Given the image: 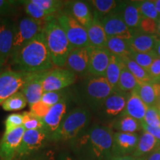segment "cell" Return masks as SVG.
Instances as JSON below:
<instances>
[{
    "mask_svg": "<svg viewBox=\"0 0 160 160\" xmlns=\"http://www.w3.org/2000/svg\"><path fill=\"white\" fill-rule=\"evenodd\" d=\"M157 107H159V108H160V95H159V99H158V102H157Z\"/></svg>",
    "mask_w": 160,
    "mask_h": 160,
    "instance_id": "9f6ffc18",
    "label": "cell"
},
{
    "mask_svg": "<svg viewBox=\"0 0 160 160\" xmlns=\"http://www.w3.org/2000/svg\"><path fill=\"white\" fill-rule=\"evenodd\" d=\"M108 37L120 38L128 41L133 37V33L126 25L121 14L117 12L110 13L101 20Z\"/></svg>",
    "mask_w": 160,
    "mask_h": 160,
    "instance_id": "7c38bea8",
    "label": "cell"
},
{
    "mask_svg": "<svg viewBox=\"0 0 160 160\" xmlns=\"http://www.w3.org/2000/svg\"><path fill=\"white\" fill-rule=\"evenodd\" d=\"M56 160H75L73 159H72L71 157H70L69 156H68L67 154H65V153H62V154L59 155V157H58V159Z\"/></svg>",
    "mask_w": 160,
    "mask_h": 160,
    "instance_id": "816d5d0a",
    "label": "cell"
},
{
    "mask_svg": "<svg viewBox=\"0 0 160 160\" xmlns=\"http://www.w3.org/2000/svg\"><path fill=\"white\" fill-rule=\"evenodd\" d=\"M42 73L43 72L28 73L22 88L20 91L25 96L29 106L41 101L44 93L42 83Z\"/></svg>",
    "mask_w": 160,
    "mask_h": 160,
    "instance_id": "2e32d148",
    "label": "cell"
},
{
    "mask_svg": "<svg viewBox=\"0 0 160 160\" xmlns=\"http://www.w3.org/2000/svg\"><path fill=\"white\" fill-rule=\"evenodd\" d=\"M17 160H56V156L54 151L46 148L33 154L25 156Z\"/></svg>",
    "mask_w": 160,
    "mask_h": 160,
    "instance_id": "7bdbcfd3",
    "label": "cell"
},
{
    "mask_svg": "<svg viewBox=\"0 0 160 160\" xmlns=\"http://www.w3.org/2000/svg\"><path fill=\"white\" fill-rule=\"evenodd\" d=\"M88 74L91 77H105L111 53L105 48H94L89 46Z\"/></svg>",
    "mask_w": 160,
    "mask_h": 160,
    "instance_id": "e0dca14e",
    "label": "cell"
},
{
    "mask_svg": "<svg viewBox=\"0 0 160 160\" xmlns=\"http://www.w3.org/2000/svg\"><path fill=\"white\" fill-rule=\"evenodd\" d=\"M153 2H154L156 9H157L158 13L160 16V0H155V1H153Z\"/></svg>",
    "mask_w": 160,
    "mask_h": 160,
    "instance_id": "f5cc1de1",
    "label": "cell"
},
{
    "mask_svg": "<svg viewBox=\"0 0 160 160\" xmlns=\"http://www.w3.org/2000/svg\"><path fill=\"white\" fill-rule=\"evenodd\" d=\"M28 73L8 70L0 73V105L22 88Z\"/></svg>",
    "mask_w": 160,
    "mask_h": 160,
    "instance_id": "30bf717a",
    "label": "cell"
},
{
    "mask_svg": "<svg viewBox=\"0 0 160 160\" xmlns=\"http://www.w3.org/2000/svg\"><path fill=\"white\" fill-rule=\"evenodd\" d=\"M128 96V93L119 91H113L105 99L99 110L106 117H114L122 114L125 108Z\"/></svg>",
    "mask_w": 160,
    "mask_h": 160,
    "instance_id": "ffe728a7",
    "label": "cell"
},
{
    "mask_svg": "<svg viewBox=\"0 0 160 160\" xmlns=\"http://www.w3.org/2000/svg\"><path fill=\"white\" fill-rule=\"evenodd\" d=\"M90 2L93 7V18L99 19L117 11L119 2L115 0H92Z\"/></svg>",
    "mask_w": 160,
    "mask_h": 160,
    "instance_id": "f1b7e54d",
    "label": "cell"
},
{
    "mask_svg": "<svg viewBox=\"0 0 160 160\" xmlns=\"http://www.w3.org/2000/svg\"><path fill=\"white\" fill-rule=\"evenodd\" d=\"M134 92L148 108L157 106L160 95V83H140Z\"/></svg>",
    "mask_w": 160,
    "mask_h": 160,
    "instance_id": "d4e9b609",
    "label": "cell"
},
{
    "mask_svg": "<svg viewBox=\"0 0 160 160\" xmlns=\"http://www.w3.org/2000/svg\"><path fill=\"white\" fill-rule=\"evenodd\" d=\"M50 141L51 137L45 129L25 130L16 159L46 149Z\"/></svg>",
    "mask_w": 160,
    "mask_h": 160,
    "instance_id": "ba28073f",
    "label": "cell"
},
{
    "mask_svg": "<svg viewBox=\"0 0 160 160\" xmlns=\"http://www.w3.org/2000/svg\"><path fill=\"white\" fill-rule=\"evenodd\" d=\"M138 133H128L116 132L113 133L111 157L130 156L135 151L139 142Z\"/></svg>",
    "mask_w": 160,
    "mask_h": 160,
    "instance_id": "4fadbf2b",
    "label": "cell"
},
{
    "mask_svg": "<svg viewBox=\"0 0 160 160\" xmlns=\"http://www.w3.org/2000/svg\"><path fill=\"white\" fill-rule=\"evenodd\" d=\"M69 15L84 28H87L93 20V14L88 5L83 1H73L68 3Z\"/></svg>",
    "mask_w": 160,
    "mask_h": 160,
    "instance_id": "7402d4cb",
    "label": "cell"
},
{
    "mask_svg": "<svg viewBox=\"0 0 160 160\" xmlns=\"http://www.w3.org/2000/svg\"><path fill=\"white\" fill-rule=\"evenodd\" d=\"M23 125L22 113H11L5 121V132H10Z\"/></svg>",
    "mask_w": 160,
    "mask_h": 160,
    "instance_id": "b9f144b4",
    "label": "cell"
},
{
    "mask_svg": "<svg viewBox=\"0 0 160 160\" xmlns=\"http://www.w3.org/2000/svg\"><path fill=\"white\" fill-rule=\"evenodd\" d=\"M32 2L53 17L60 11L64 5V2L59 0H32Z\"/></svg>",
    "mask_w": 160,
    "mask_h": 160,
    "instance_id": "8d00e7d4",
    "label": "cell"
},
{
    "mask_svg": "<svg viewBox=\"0 0 160 160\" xmlns=\"http://www.w3.org/2000/svg\"><path fill=\"white\" fill-rule=\"evenodd\" d=\"M147 160H160V148L153 153H152L147 158Z\"/></svg>",
    "mask_w": 160,
    "mask_h": 160,
    "instance_id": "681fc988",
    "label": "cell"
},
{
    "mask_svg": "<svg viewBox=\"0 0 160 160\" xmlns=\"http://www.w3.org/2000/svg\"><path fill=\"white\" fill-rule=\"evenodd\" d=\"M129 58H131L136 63H137L138 65L148 71L150 66L151 65L153 62L157 59V57L155 54L154 51L149 52V53H134V52H131Z\"/></svg>",
    "mask_w": 160,
    "mask_h": 160,
    "instance_id": "d590c367",
    "label": "cell"
},
{
    "mask_svg": "<svg viewBox=\"0 0 160 160\" xmlns=\"http://www.w3.org/2000/svg\"><path fill=\"white\" fill-rule=\"evenodd\" d=\"M25 129L23 126L10 132H5L0 140V159L14 160L21 145Z\"/></svg>",
    "mask_w": 160,
    "mask_h": 160,
    "instance_id": "8fae6325",
    "label": "cell"
},
{
    "mask_svg": "<svg viewBox=\"0 0 160 160\" xmlns=\"http://www.w3.org/2000/svg\"><path fill=\"white\" fill-rule=\"evenodd\" d=\"M153 51H154L155 54L157 55V58H159L160 59V39H158L157 42H156Z\"/></svg>",
    "mask_w": 160,
    "mask_h": 160,
    "instance_id": "f907efd6",
    "label": "cell"
},
{
    "mask_svg": "<svg viewBox=\"0 0 160 160\" xmlns=\"http://www.w3.org/2000/svg\"><path fill=\"white\" fill-rule=\"evenodd\" d=\"M159 83H160V82H159Z\"/></svg>",
    "mask_w": 160,
    "mask_h": 160,
    "instance_id": "94428289",
    "label": "cell"
},
{
    "mask_svg": "<svg viewBox=\"0 0 160 160\" xmlns=\"http://www.w3.org/2000/svg\"><path fill=\"white\" fill-rule=\"evenodd\" d=\"M77 77L67 68L51 69L44 71L42 76L44 93L50 91H59L73 85Z\"/></svg>",
    "mask_w": 160,
    "mask_h": 160,
    "instance_id": "9c48e42d",
    "label": "cell"
},
{
    "mask_svg": "<svg viewBox=\"0 0 160 160\" xmlns=\"http://www.w3.org/2000/svg\"><path fill=\"white\" fill-rule=\"evenodd\" d=\"M120 59H122L126 68L131 72L139 83L153 82L147 70L143 68L142 67H141L137 63H136L131 58L122 57Z\"/></svg>",
    "mask_w": 160,
    "mask_h": 160,
    "instance_id": "4dcf8cb0",
    "label": "cell"
},
{
    "mask_svg": "<svg viewBox=\"0 0 160 160\" xmlns=\"http://www.w3.org/2000/svg\"><path fill=\"white\" fill-rule=\"evenodd\" d=\"M139 84L138 80L124 65L118 82V91L126 93H131L137 88Z\"/></svg>",
    "mask_w": 160,
    "mask_h": 160,
    "instance_id": "1f68e13d",
    "label": "cell"
},
{
    "mask_svg": "<svg viewBox=\"0 0 160 160\" xmlns=\"http://www.w3.org/2000/svg\"><path fill=\"white\" fill-rule=\"evenodd\" d=\"M148 108V107L140 99L137 93L133 91L129 93L125 108L121 115L129 116L140 122H143Z\"/></svg>",
    "mask_w": 160,
    "mask_h": 160,
    "instance_id": "603a6c76",
    "label": "cell"
},
{
    "mask_svg": "<svg viewBox=\"0 0 160 160\" xmlns=\"http://www.w3.org/2000/svg\"><path fill=\"white\" fill-rule=\"evenodd\" d=\"M111 86L105 77H90L84 85V99L90 108L99 110L105 99L113 93Z\"/></svg>",
    "mask_w": 160,
    "mask_h": 160,
    "instance_id": "5b68a950",
    "label": "cell"
},
{
    "mask_svg": "<svg viewBox=\"0 0 160 160\" xmlns=\"http://www.w3.org/2000/svg\"><path fill=\"white\" fill-rule=\"evenodd\" d=\"M160 148V141L144 131L139 136L137 148L132 156L138 158H148L152 153Z\"/></svg>",
    "mask_w": 160,
    "mask_h": 160,
    "instance_id": "cb8c5ba5",
    "label": "cell"
},
{
    "mask_svg": "<svg viewBox=\"0 0 160 160\" xmlns=\"http://www.w3.org/2000/svg\"><path fill=\"white\" fill-rule=\"evenodd\" d=\"M116 12L121 14L126 25L133 32V34L137 33L140 21L142 19L140 14L137 1L129 2L128 3L119 2Z\"/></svg>",
    "mask_w": 160,
    "mask_h": 160,
    "instance_id": "d6986e66",
    "label": "cell"
},
{
    "mask_svg": "<svg viewBox=\"0 0 160 160\" xmlns=\"http://www.w3.org/2000/svg\"><path fill=\"white\" fill-rule=\"evenodd\" d=\"M157 21L148 19V18H142L140 21L139 33L147 35H157Z\"/></svg>",
    "mask_w": 160,
    "mask_h": 160,
    "instance_id": "60d3db41",
    "label": "cell"
},
{
    "mask_svg": "<svg viewBox=\"0 0 160 160\" xmlns=\"http://www.w3.org/2000/svg\"><path fill=\"white\" fill-rule=\"evenodd\" d=\"M10 59L13 71L23 73H39L53 67L43 31L13 53Z\"/></svg>",
    "mask_w": 160,
    "mask_h": 160,
    "instance_id": "7a4b0ae2",
    "label": "cell"
},
{
    "mask_svg": "<svg viewBox=\"0 0 160 160\" xmlns=\"http://www.w3.org/2000/svg\"><path fill=\"white\" fill-rule=\"evenodd\" d=\"M105 49L112 55L119 58L129 57L131 53L127 40L116 37H108Z\"/></svg>",
    "mask_w": 160,
    "mask_h": 160,
    "instance_id": "83f0119b",
    "label": "cell"
},
{
    "mask_svg": "<svg viewBox=\"0 0 160 160\" xmlns=\"http://www.w3.org/2000/svg\"><path fill=\"white\" fill-rule=\"evenodd\" d=\"M142 128L144 131L150 133L153 137H154L156 139L160 141V128L151 127V126L147 125L144 122H142Z\"/></svg>",
    "mask_w": 160,
    "mask_h": 160,
    "instance_id": "7dc6e473",
    "label": "cell"
},
{
    "mask_svg": "<svg viewBox=\"0 0 160 160\" xmlns=\"http://www.w3.org/2000/svg\"><path fill=\"white\" fill-rule=\"evenodd\" d=\"M108 160H147V158H138L130 155L124 157H111Z\"/></svg>",
    "mask_w": 160,
    "mask_h": 160,
    "instance_id": "c3c4849f",
    "label": "cell"
},
{
    "mask_svg": "<svg viewBox=\"0 0 160 160\" xmlns=\"http://www.w3.org/2000/svg\"><path fill=\"white\" fill-rule=\"evenodd\" d=\"M14 160H16V159H14Z\"/></svg>",
    "mask_w": 160,
    "mask_h": 160,
    "instance_id": "91938a15",
    "label": "cell"
},
{
    "mask_svg": "<svg viewBox=\"0 0 160 160\" xmlns=\"http://www.w3.org/2000/svg\"><path fill=\"white\" fill-rule=\"evenodd\" d=\"M150 77L153 82H160V59L157 58L148 70Z\"/></svg>",
    "mask_w": 160,
    "mask_h": 160,
    "instance_id": "f6af8a7d",
    "label": "cell"
},
{
    "mask_svg": "<svg viewBox=\"0 0 160 160\" xmlns=\"http://www.w3.org/2000/svg\"><path fill=\"white\" fill-rule=\"evenodd\" d=\"M57 19L65 31L72 48L89 47L87 30L85 28L68 13H62Z\"/></svg>",
    "mask_w": 160,
    "mask_h": 160,
    "instance_id": "52a82bcc",
    "label": "cell"
},
{
    "mask_svg": "<svg viewBox=\"0 0 160 160\" xmlns=\"http://www.w3.org/2000/svg\"><path fill=\"white\" fill-rule=\"evenodd\" d=\"M86 30L90 47L94 48H105L108 37L99 19L93 18V22Z\"/></svg>",
    "mask_w": 160,
    "mask_h": 160,
    "instance_id": "484cf974",
    "label": "cell"
},
{
    "mask_svg": "<svg viewBox=\"0 0 160 160\" xmlns=\"http://www.w3.org/2000/svg\"><path fill=\"white\" fill-rule=\"evenodd\" d=\"M124 64L119 57L111 54L110 62L105 72V77L111 86L113 91H118V82Z\"/></svg>",
    "mask_w": 160,
    "mask_h": 160,
    "instance_id": "4316f807",
    "label": "cell"
},
{
    "mask_svg": "<svg viewBox=\"0 0 160 160\" xmlns=\"http://www.w3.org/2000/svg\"><path fill=\"white\" fill-rule=\"evenodd\" d=\"M66 113H67V101L63 100L51 106L47 115L42 119L45 130L50 135L51 139L59 128L60 124L65 117Z\"/></svg>",
    "mask_w": 160,
    "mask_h": 160,
    "instance_id": "ac0fdd59",
    "label": "cell"
},
{
    "mask_svg": "<svg viewBox=\"0 0 160 160\" xmlns=\"http://www.w3.org/2000/svg\"><path fill=\"white\" fill-rule=\"evenodd\" d=\"M45 22L46 21H39L29 17L22 18L15 25L11 56L42 33Z\"/></svg>",
    "mask_w": 160,
    "mask_h": 160,
    "instance_id": "8992f818",
    "label": "cell"
},
{
    "mask_svg": "<svg viewBox=\"0 0 160 160\" xmlns=\"http://www.w3.org/2000/svg\"><path fill=\"white\" fill-rule=\"evenodd\" d=\"M20 2L11 0H0V17L11 13Z\"/></svg>",
    "mask_w": 160,
    "mask_h": 160,
    "instance_id": "bcb514c9",
    "label": "cell"
},
{
    "mask_svg": "<svg viewBox=\"0 0 160 160\" xmlns=\"http://www.w3.org/2000/svg\"><path fill=\"white\" fill-rule=\"evenodd\" d=\"M138 7L142 18H148L157 21L160 16L156 9L153 1H137Z\"/></svg>",
    "mask_w": 160,
    "mask_h": 160,
    "instance_id": "e575fe53",
    "label": "cell"
},
{
    "mask_svg": "<svg viewBox=\"0 0 160 160\" xmlns=\"http://www.w3.org/2000/svg\"><path fill=\"white\" fill-rule=\"evenodd\" d=\"M157 108H158V111H159V115H160V108L157 107Z\"/></svg>",
    "mask_w": 160,
    "mask_h": 160,
    "instance_id": "6f0895ef",
    "label": "cell"
},
{
    "mask_svg": "<svg viewBox=\"0 0 160 160\" xmlns=\"http://www.w3.org/2000/svg\"><path fill=\"white\" fill-rule=\"evenodd\" d=\"M89 47L73 49L68 57L65 66L75 75L88 74Z\"/></svg>",
    "mask_w": 160,
    "mask_h": 160,
    "instance_id": "5bb4252c",
    "label": "cell"
},
{
    "mask_svg": "<svg viewBox=\"0 0 160 160\" xmlns=\"http://www.w3.org/2000/svg\"><path fill=\"white\" fill-rule=\"evenodd\" d=\"M5 63H6V62L3 59V58L1 57V55H0V73H1V72H2V69H3L4 66H5Z\"/></svg>",
    "mask_w": 160,
    "mask_h": 160,
    "instance_id": "db71d44e",
    "label": "cell"
},
{
    "mask_svg": "<svg viewBox=\"0 0 160 160\" xmlns=\"http://www.w3.org/2000/svg\"><path fill=\"white\" fill-rule=\"evenodd\" d=\"M0 160H1V159H0Z\"/></svg>",
    "mask_w": 160,
    "mask_h": 160,
    "instance_id": "680465c9",
    "label": "cell"
},
{
    "mask_svg": "<svg viewBox=\"0 0 160 160\" xmlns=\"http://www.w3.org/2000/svg\"><path fill=\"white\" fill-rule=\"evenodd\" d=\"M27 105L25 96L21 91H19L6 99L1 105L5 111H17L24 109Z\"/></svg>",
    "mask_w": 160,
    "mask_h": 160,
    "instance_id": "d6a6232c",
    "label": "cell"
},
{
    "mask_svg": "<svg viewBox=\"0 0 160 160\" xmlns=\"http://www.w3.org/2000/svg\"><path fill=\"white\" fill-rule=\"evenodd\" d=\"M113 133L108 126L94 125L70 143L80 160H108L111 157Z\"/></svg>",
    "mask_w": 160,
    "mask_h": 160,
    "instance_id": "6da1fadb",
    "label": "cell"
},
{
    "mask_svg": "<svg viewBox=\"0 0 160 160\" xmlns=\"http://www.w3.org/2000/svg\"><path fill=\"white\" fill-rule=\"evenodd\" d=\"M23 116V128L25 130H38L45 129L42 120L36 117L31 111H24Z\"/></svg>",
    "mask_w": 160,
    "mask_h": 160,
    "instance_id": "74e56055",
    "label": "cell"
},
{
    "mask_svg": "<svg viewBox=\"0 0 160 160\" xmlns=\"http://www.w3.org/2000/svg\"><path fill=\"white\" fill-rule=\"evenodd\" d=\"M110 128L116 129L118 132L128 133H137L142 130V122L127 115H121Z\"/></svg>",
    "mask_w": 160,
    "mask_h": 160,
    "instance_id": "f546056e",
    "label": "cell"
},
{
    "mask_svg": "<svg viewBox=\"0 0 160 160\" xmlns=\"http://www.w3.org/2000/svg\"><path fill=\"white\" fill-rule=\"evenodd\" d=\"M66 100L65 91H50L45 92L42 97L41 101L46 105H49L50 107L60 102Z\"/></svg>",
    "mask_w": 160,
    "mask_h": 160,
    "instance_id": "f35d334b",
    "label": "cell"
},
{
    "mask_svg": "<svg viewBox=\"0 0 160 160\" xmlns=\"http://www.w3.org/2000/svg\"><path fill=\"white\" fill-rule=\"evenodd\" d=\"M43 33L53 66L65 67L73 48L57 18L51 17L46 21Z\"/></svg>",
    "mask_w": 160,
    "mask_h": 160,
    "instance_id": "3957f363",
    "label": "cell"
},
{
    "mask_svg": "<svg viewBox=\"0 0 160 160\" xmlns=\"http://www.w3.org/2000/svg\"><path fill=\"white\" fill-rule=\"evenodd\" d=\"M90 118V112L85 108L72 110L64 117L51 141L71 142L86 128Z\"/></svg>",
    "mask_w": 160,
    "mask_h": 160,
    "instance_id": "277c9868",
    "label": "cell"
},
{
    "mask_svg": "<svg viewBox=\"0 0 160 160\" xmlns=\"http://www.w3.org/2000/svg\"><path fill=\"white\" fill-rule=\"evenodd\" d=\"M50 108L51 107L49 105H46V104L42 102V101H39L32 105L31 106H30V111L33 114H34L36 117L42 120L43 118L47 115Z\"/></svg>",
    "mask_w": 160,
    "mask_h": 160,
    "instance_id": "ee69618b",
    "label": "cell"
},
{
    "mask_svg": "<svg viewBox=\"0 0 160 160\" xmlns=\"http://www.w3.org/2000/svg\"><path fill=\"white\" fill-rule=\"evenodd\" d=\"M22 3L25 6V13L32 19L39 20V21H47L51 17H54L40 8L39 6H37L32 2V0L22 1Z\"/></svg>",
    "mask_w": 160,
    "mask_h": 160,
    "instance_id": "836d02e7",
    "label": "cell"
},
{
    "mask_svg": "<svg viewBox=\"0 0 160 160\" xmlns=\"http://www.w3.org/2000/svg\"><path fill=\"white\" fill-rule=\"evenodd\" d=\"M15 33V24L9 18L0 17V55L5 62L10 59Z\"/></svg>",
    "mask_w": 160,
    "mask_h": 160,
    "instance_id": "9a60e30c",
    "label": "cell"
},
{
    "mask_svg": "<svg viewBox=\"0 0 160 160\" xmlns=\"http://www.w3.org/2000/svg\"><path fill=\"white\" fill-rule=\"evenodd\" d=\"M143 122L151 127L160 128V115L157 106L148 108Z\"/></svg>",
    "mask_w": 160,
    "mask_h": 160,
    "instance_id": "ab89813d",
    "label": "cell"
},
{
    "mask_svg": "<svg viewBox=\"0 0 160 160\" xmlns=\"http://www.w3.org/2000/svg\"><path fill=\"white\" fill-rule=\"evenodd\" d=\"M158 39L157 35H147L137 32L128 42L131 52L149 53L153 51Z\"/></svg>",
    "mask_w": 160,
    "mask_h": 160,
    "instance_id": "44dd1931",
    "label": "cell"
},
{
    "mask_svg": "<svg viewBox=\"0 0 160 160\" xmlns=\"http://www.w3.org/2000/svg\"><path fill=\"white\" fill-rule=\"evenodd\" d=\"M157 37L160 39V17L157 20Z\"/></svg>",
    "mask_w": 160,
    "mask_h": 160,
    "instance_id": "11a10c76",
    "label": "cell"
}]
</instances>
